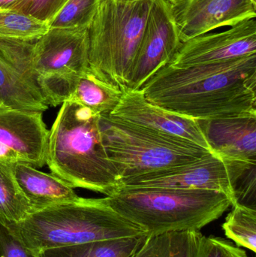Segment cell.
<instances>
[{"mask_svg": "<svg viewBox=\"0 0 256 257\" xmlns=\"http://www.w3.org/2000/svg\"><path fill=\"white\" fill-rule=\"evenodd\" d=\"M141 90L152 104L193 120L256 116V54L211 64H168Z\"/></svg>", "mask_w": 256, "mask_h": 257, "instance_id": "6da1fadb", "label": "cell"}, {"mask_svg": "<svg viewBox=\"0 0 256 257\" xmlns=\"http://www.w3.org/2000/svg\"><path fill=\"white\" fill-rule=\"evenodd\" d=\"M100 115L75 102L62 104L49 131L46 164L72 188L108 196L121 180L104 146Z\"/></svg>", "mask_w": 256, "mask_h": 257, "instance_id": "7a4b0ae2", "label": "cell"}, {"mask_svg": "<svg viewBox=\"0 0 256 257\" xmlns=\"http://www.w3.org/2000/svg\"><path fill=\"white\" fill-rule=\"evenodd\" d=\"M106 198L114 211L148 235L200 231L231 206L219 192L171 187L122 186Z\"/></svg>", "mask_w": 256, "mask_h": 257, "instance_id": "3957f363", "label": "cell"}, {"mask_svg": "<svg viewBox=\"0 0 256 257\" xmlns=\"http://www.w3.org/2000/svg\"><path fill=\"white\" fill-rule=\"evenodd\" d=\"M8 227L39 255L57 247L147 234L114 211L106 196L80 197L74 202L35 211L18 224Z\"/></svg>", "mask_w": 256, "mask_h": 257, "instance_id": "277c9868", "label": "cell"}, {"mask_svg": "<svg viewBox=\"0 0 256 257\" xmlns=\"http://www.w3.org/2000/svg\"><path fill=\"white\" fill-rule=\"evenodd\" d=\"M102 141L122 181L156 171L183 166L212 154L189 141L100 115Z\"/></svg>", "mask_w": 256, "mask_h": 257, "instance_id": "5b68a950", "label": "cell"}, {"mask_svg": "<svg viewBox=\"0 0 256 257\" xmlns=\"http://www.w3.org/2000/svg\"><path fill=\"white\" fill-rule=\"evenodd\" d=\"M153 0H100L88 29L89 67L125 88Z\"/></svg>", "mask_w": 256, "mask_h": 257, "instance_id": "8992f818", "label": "cell"}, {"mask_svg": "<svg viewBox=\"0 0 256 257\" xmlns=\"http://www.w3.org/2000/svg\"><path fill=\"white\" fill-rule=\"evenodd\" d=\"M209 154L183 166L156 171L122 181L126 187H171L219 192L234 204V190L239 180L252 166Z\"/></svg>", "mask_w": 256, "mask_h": 257, "instance_id": "52a82bcc", "label": "cell"}, {"mask_svg": "<svg viewBox=\"0 0 256 257\" xmlns=\"http://www.w3.org/2000/svg\"><path fill=\"white\" fill-rule=\"evenodd\" d=\"M181 43L166 2L153 0L125 88L141 89L171 63Z\"/></svg>", "mask_w": 256, "mask_h": 257, "instance_id": "ba28073f", "label": "cell"}, {"mask_svg": "<svg viewBox=\"0 0 256 257\" xmlns=\"http://www.w3.org/2000/svg\"><path fill=\"white\" fill-rule=\"evenodd\" d=\"M49 130L42 112L0 105V163L46 164Z\"/></svg>", "mask_w": 256, "mask_h": 257, "instance_id": "9c48e42d", "label": "cell"}, {"mask_svg": "<svg viewBox=\"0 0 256 257\" xmlns=\"http://www.w3.org/2000/svg\"><path fill=\"white\" fill-rule=\"evenodd\" d=\"M166 3L181 42L256 17L253 0H169Z\"/></svg>", "mask_w": 256, "mask_h": 257, "instance_id": "30bf717a", "label": "cell"}, {"mask_svg": "<svg viewBox=\"0 0 256 257\" xmlns=\"http://www.w3.org/2000/svg\"><path fill=\"white\" fill-rule=\"evenodd\" d=\"M256 54L255 18L220 33L182 42L169 65L177 67L224 63Z\"/></svg>", "mask_w": 256, "mask_h": 257, "instance_id": "8fae6325", "label": "cell"}, {"mask_svg": "<svg viewBox=\"0 0 256 257\" xmlns=\"http://www.w3.org/2000/svg\"><path fill=\"white\" fill-rule=\"evenodd\" d=\"M109 115L157 133L189 141L210 151L196 120L152 104L146 99L141 89L123 88L121 99Z\"/></svg>", "mask_w": 256, "mask_h": 257, "instance_id": "7c38bea8", "label": "cell"}, {"mask_svg": "<svg viewBox=\"0 0 256 257\" xmlns=\"http://www.w3.org/2000/svg\"><path fill=\"white\" fill-rule=\"evenodd\" d=\"M33 65L37 76L85 72L89 69L88 29L50 28L35 42Z\"/></svg>", "mask_w": 256, "mask_h": 257, "instance_id": "4fadbf2b", "label": "cell"}, {"mask_svg": "<svg viewBox=\"0 0 256 257\" xmlns=\"http://www.w3.org/2000/svg\"><path fill=\"white\" fill-rule=\"evenodd\" d=\"M195 120L213 154L256 164V116Z\"/></svg>", "mask_w": 256, "mask_h": 257, "instance_id": "5bb4252c", "label": "cell"}, {"mask_svg": "<svg viewBox=\"0 0 256 257\" xmlns=\"http://www.w3.org/2000/svg\"><path fill=\"white\" fill-rule=\"evenodd\" d=\"M15 179L33 212L78 200L80 196L66 181L27 163L14 164Z\"/></svg>", "mask_w": 256, "mask_h": 257, "instance_id": "9a60e30c", "label": "cell"}, {"mask_svg": "<svg viewBox=\"0 0 256 257\" xmlns=\"http://www.w3.org/2000/svg\"><path fill=\"white\" fill-rule=\"evenodd\" d=\"M0 105L42 113L48 108L39 89L30 84L1 57Z\"/></svg>", "mask_w": 256, "mask_h": 257, "instance_id": "2e32d148", "label": "cell"}, {"mask_svg": "<svg viewBox=\"0 0 256 257\" xmlns=\"http://www.w3.org/2000/svg\"><path fill=\"white\" fill-rule=\"evenodd\" d=\"M123 88L101 79L91 69L83 72L69 102L90 108L101 115H109L121 99Z\"/></svg>", "mask_w": 256, "mask_h": 257, "instance_id": "e0dca14e", "label": "cell"}, {"mask_svg": "<svg viewBox=\"0 0 256 257\" xmlns=\"http://www.w3.org/2000/svg\"><path fill=\"white\" fill-rule=\"evenodd\" d=\"M148 235L101 240L76 245L49 249L40 257H132L143 245Z\"/></svg>", "mask_w": 256, "mask_h": 257, "instance_id": "ac0fdd59", "label": "cell"}, {"mask_svg": "<svg viewBox=\"0 0 256 257\" xmlns=\"http://www.w3.org/2000/svg\"><path fill=\"white\" fill-rule=\"evenodd\" d=\"M201 236V231L148 235L132 257H195Z\"/></svg>", "mask_w": 256, "mask_h": 257, "instance_id": "d6986e66", "label": "cell"}, {"mask_svg": "<svg viewBox=\"0 0 256 257\" xmlns=\"http://www.w3.org/2000/svg\"><path fill=\"white\" fill-rule=\"evenodd\" d=\"M32 213L33 208L15 179L13 163H0V223L14 226Z\"/></svg>", "mask_w": 256, "mask_h": 257, "instance_id": "ffe728a7", "label": "cell"}, {"mask_svg": "<svg viewBox=\"0 0 256 257\" xmlns=\"http://www.w3.org/2000/svg\"><path fill=\"white\" fill-rule=\"evenodd\" d=\"M225 236L239 247L256 252V210L232 205L222 226Z\"/></svg>", "mask_w": 256, "mask_h": 257, "instance_id": "44dd1931", "label": "cell"}, {"mask_svg": "<svg viewBox=\"0 0 256 257\" xmlns=\"http://www.w3.org/2000/svg\"><path fill=\"white\" fill-rule=\"evenodd\" d=\"M47 23L13 9H0V36L35 42L49 30Z\"/></svg>", "mask_w": 256, "mask_h": 257, "instance_id": "7402d4cb", "label": "cell"}, {"mask_svg": "<svg viewBox=\"0 0 256 257\" xmlns=\"http://www.w3.org/2000/svg\"><path fill=\"white\" fill-rule=\"evenodd\" d=\"M35 42L0 36V57L21 74L30 84L39 89L38 76L33 65Z\"/></svg>", "mask_w": 256, "mask_h": 257, "instance_id": "603a6c76", "label": "cell"}, {"mask_svg": "<svg viewBox=\"0 0 256 257\" xmlns=\"http://www.w3.org/2000/svg\"><path fill=\"white\" fill-rule=\"evenodd\" d=\"M81 74L66 72L38 76V87L45 103L57 106L69 102L76 89Z\"/></svg>", "mask_w": 256, "mask_h": 257, "instance_id": "cb8c5ba5", "label": "cell"}, {"mask_svg": "<svg viewBox=\"0 0 256 257\" xmlns=\"http://www.w3.org/2000/svg\"><path fill=\"white\" fill-rule=\"evenodd\" d=\"M100 0H69L49 24L50 28L89 29Z\"/></svg>", "mask_w": 256, "mask_h": 257, "instance_id": "d4e9b609", "label": "cell"}, {"mask_svg": "<svg viewBox=\"0 0 256 257\" xmlns=\"http://www.w3.org/2000/svg\"><path fill=\"white\" fill-rule=\"evenodd\" d=\"M69 0H18L9 9L33 17L49 25Z\"/></svg>", "mask_w": 256, "mask_h": 257, "instance_id": "484cf974", "label": "cell"}, {"mask_svg": "<svg viewBox=\"0 0 256 257\" xmlns=\"http://www.w3.org/2000/svg\"><path fill=\"white\" fill-rule=\"evenodd\" d=\"M195 257H249L241 247L220 237L202 235Z\"/></svg>", "mask_w": 256, "mask_h": 257, "instance_id": "4316f807", "label": "cell"}, {"mask_svg": "<svg viewBox=\"0 0 256 257\" xmlns=\"http://www.w3.org/2000/svg\"><path fill=\"white\" fill-rule=\"evenodd\" d=\"M0 257H40L6 225L0 223Z\"/></svg>", "mask_w": 256, "mask_h": 257, "instance_id": "83f0119b", "label": "cell"}, {"mask_svg": "<svg viewBox=\"0 0 256 257\" xmlns=\"http://www.w3.org/2000/svg\"><path fill=\"white\" fill-rule=\"evenodd\" d=\"M255 166H252L239 180L234 190V205L237 204L256 210Z\"/></svg>", "mask_w": 256, "mask_h": 257, "instance_id": "f1b7e54d", "label": "cell"}, {"mask_svg": "<svg viewBox=\"0 0 256 257\" xmlns=\"http://www.w3.org/2000/svg\"><path fill=\"white\" fill-rule=\"evenodd\" d=\"M18 0H0V9H9Z\"/></svg>", "mask_w": 256, "mask_h": 257, "instance_id": "f546056e", "label": "cell"}, {"mask_svg": "<svg viewBox=\"0 0 256 257\" xmlns=\"http://www.w3.org/2000/svg\"><path fill=\"white\" fill-rule=\"evenodd\" d=\"M119 2H122V3H132V2L139 1V0H117Z\"/></svg>", "mask_w": 256, "mask_h": 257, "instance_id": "4dcf8cb0", "label": "cell"}, {"mask_svg": "<svg viewBox=\"0 0 256 257\" xmlns=\"http://www.w3.org/2000/svg\"><path fill=\"white\" fill-rule=\"evenodd\" d=\"M164 1H165V2H168V1H169V0H164Z\"/></svg>", "mask_w": 256, "mask_h": 257, "instance_id": "1f68e13d", "label": "cell"}]
</instances>
